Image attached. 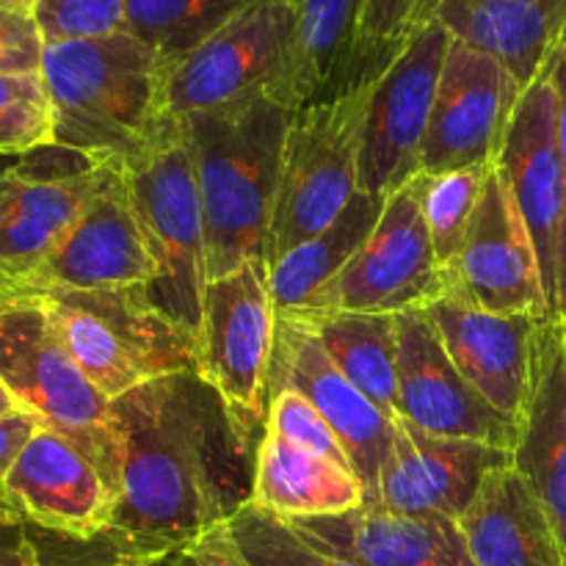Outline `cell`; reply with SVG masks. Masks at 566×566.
<instances>
[{
	"instance_id": "277c9868",
	"label": "cell",
	"mask_w": 566,
	"mask_h": 566,
	"mask_svg": "<svg viewBox=\"0 0 566 566\" xmlns=\"http://www.w3.org/2000/svg\"><path fill=\"white\" fill-rule=\"evenodd\" d=\"M119 171L158 265L149 298L197 343L208 287V232L180 116H171L155 142Z\"/></svg>"
},
{
	"instance_id": "60d3db41",
	"label": "cell",
	"mask_w": 566,
	"mask_h": 566,
	"mask_svg": "<svg viewBox=\"0 0 566 566\" xmlns=\"http://www.w3.org/2000/svg\"><path fill=\"white\" fill-rule=\"evenodd\" d=\"M556 86L558 97V136H562V158H564V227L562 247H558V293H556V318L566 321V44L556 50V55L547 64Z\"/></svg>"
},
{
	"instance_id": "44dd1931",
	"label": "cell",
	"mask_w": 566,
	"mask_h": 566,
	"mask_svg": "<svg viewBox=\"0 0 566 566\" xmlns=\"http://www.w3.org/2000/svg\"><path fill=\"white\" fill-rule=\"evenodd\" d=\"M307 545L359 566H475L459 523L363 503L332 517L285 520Z\"/></svg>"
},
{
	"instance_id": "f546056e",
	"label": "cell",
	"mask_w": 566,
	"mask_h": 566,
	"mask_svg": "<svg viewBox=\"0 0 566 566\" xmlns=\"http://www.w3.org/2000/svg\"><path fill=\"white\" fill-rule=\"evenodd\" d=\"M258 3L269 0H127V20L133 36L169 64Z\"/></svg>"
},
{
	"instance_id": "30bf717a",
	"label": "cell",
	"mask_w": 566,
	"mask_h": 566,
	"mask_svg": "<svg viewBox=\"0 0 566 566\" xmlns=\"http://www.w3.org/2000/svg\"><path fill=\"white\" fill-rule=\"evenodd\" d=\"M423 188L426 175H418L385 199L368 241L326 293L321 315L335 310L398 315L446 296V276L426 224Z\"/></svg>"
},
{
	"instance_id": "836d02e7",
	"label": "cell",
	"mask_w": 566,
	"mask_h": 566,
	"mask_svg": "<svg viewBox=\"0 0 566 566\" xmlns=\"http://www.w3.org/2000/svg\"><path fill=\"white\" fill-rule=\"evenodd\" d=\"M426 0H365L354 75L381 72L407 39L423 25Z\"/></svg>"
},
{
	"instance_id": "8fae6325",
	"label": "cell",
	"mask_w": 566,
	"mask_h": 566,
	"mask_svg": "<svg viewBox=\"0 0 566 566\" xmlns=\"http://www.w3.org/2000/svg\"><path fill=\"white\" fill-rule=\"evenodd\" d=\"M451 42L440 22H426L376 77L359 144L363 193L387 199L420 175V149Z\"/></svg>"
},
{
	"instance_id": "ba28073f",
	"label": "cell",
	"mask_w": 566,
	"mask_h": 566,
	"mask_svg": "<svg viewBox=\"0 0 566 566\" xmlns=\"http://www.w3.org/2000/svg\"><path fill=\"white\" fill-rule=\"evenodd\" d=\"M291 0H269L241 11L208 39L169 61L164 70V103L169 116L230 108L269 94L287 105V72L293 50Z\"/></svg>"
},
{
	"instance_id": "ab89813d",
	"label": "cell",
	"mask_w": 566,
	"mask_h": 566,
	"mask_svg": "<svg viewBox=\"0 0 566 566\" xmlns=\"http://www.w3.org/2000/svg\"><path fill=\"white\" fill-rule=\"evenodd\" d=\"M136 566H252L230 534V523L216 525L208 534Z\"/></svg>"
},
{
	"instance_id": "9c48e42d",
	"label": "cell",
	"mask_w": 566,
	"mask_h": 566,
	"mask_svg": "<svg viewBox=\"0 0 566 566\" xmlns=\"http://www.w3.org/2000/svg\"><path fill=\"white\" fill-rule=\"evenodd\" d=\"M274 337L276 313L265 260H247L208 282L197 332V370L254 442L265 434V381Z\"/></svg>"
},
{
	"instance_id": "d590c367",
	"label": "cell",
	"mask_w": 566,
	"mask_h": 566,
	"mask_svg": "<svg viewBox=\"0 0 566 566\" xmlns=\"http://www.w3.org/2000/svg\"><path fill=\"white\" fill-rule=\"evenodd\" d=\"M31 14L44 44L130 33L127 0H39Z\"/></svg>"
},
{
	"instance_id": "8992f818",
	"label": "cell",
	"mask_w": 566,
	"mask_h": 566,
	"mask_svg": "<svg viewBox=\"0 0 566 566\" xmlns=\"http://www.w3.org/2000/svg\"><path fill=\"white\" fill-rule=\"evenodd\" d=\"M42 298L61 343L108 401L180 370H197V343L147 287L28 293Z\"/></svg>"
},
{
	"instance_id": "2e32d148",
	"label": "cell",
	"mask_w": 566,
	"mask_h": 566,
	"mask_svg": "<svg viewBox=\"0 0 566 566\" xmlns=\"http://www.w3.org/2000/svg\"><path fill=\"white\" fill-rule=\"evenodd\" d=\"M276 390H296L335 429L365 486V503L379 497V473L392 440V420L363 396L332 363L318 337L304 324L276 318L265 398Z\"/></svg>"
},
{
	"instance_id": "7a4b0ae2",
	"label": "cell",
	"mask_w": 566,
	"mask_h": 566,
	"mask_svg": "<svg viewBox=\"0 0 566 566\" xmlns=\"http://www.w3.org/2000/svg\"><path fill=\"white\" fill-rule=\"evenodd\" d=\"M296 111L269 94L180 116L208 232V282L247 260L269 263L282 153Z\"/></svg>"
},
{
	"instance_id": "4fadbf2b",
	"label": "cell",
	"mask_w": 566,
	"mask_h": 566,
	"mask_svg": "<svg viewBox=\"0 0 566 566\" xmlns=\"http://www.w3.org/2000/svg\"><path fill=\"white\" fill-rule=\"evenodd\" d=\"M158 276L153 252L136 219L125 177L105 166L103 182L48 260L3 296L50 291L149 287Z\"/></svg>"
},
{
	"instance_id": "d4e9b609",
	"label": "cell",
	"mask_w": 566,
	"mask_h": 566,
	"mask_svg": "<svg viewBox=\"0 0 566 566\" xmlns=\"http://www.w3.org/2000/svg\"><path fill=\"white\" fill-rule=\"evenodd\" d=\"M103 175L105 166L77 177H22L0 197V296L53 254Z\"/></svg>"
},
{
	"instance_id": "5b68a950",
	"label": "cell",
	"mask_w": 566,
	"mask_h": 566,
	"mask_svg": "<svg viewBox=\"0 0 566 566\" xmlns=\"http://www.w3.org/2000/svg\"><path fill=\"white\" fill-rule=\"evenodd\" d=\"M0 381L22 409L81 448L119 495L122 451L111 401L77 368L39 296H0Z\"/></svg>"
},
{
	"instance_id": "d6986e66",
	"label": "cell",
	"mask_w": 566,
	"mask_h": 566,
	"mask_svg": "<svg viewBox=\"0 0 566 566\" xmlns=\"http://www.w3.org/2000/svg\"><path fill=\"white\" fill-rule=\"evenodd\" d=\"M426 315L462 379L497 412L523 423L536 332L547 318L490 313L451 293L431 302Z\"/></svg>"
},
{
	"instance_id": "bcb514c9",
	"label": "cell",
	"mask_w": 566,
	"mask_h": 566,
	"mask_svg": "<svg viewBox=\"0 0 566 566\" xmlns=\"http://www.w3.org/2000/svg\"><path fill=\"white\" fill-rule=\"evenodd\" d=\"M440 6V0H426V9H423V25L426 22H431V17H434V9Z\"/></svg>"
},
{
	"instance_id": "52a82bcc",
	"label": "cell",
	"mask_w": 566,
	"mask_h": 566,
	"mask_svg": "<svg viewBox=\"0 0 566 566\" xmlns=\"http://www.w3.org/2000/svg\"><path fill=\"white\" fill-rule=\"evenodd\" d=\"M376 77L379 72L354 77L337 97L293 114L271 221L269 265L324 232L359 191V144Z\"/></svg>"
},
{
	"instance_id": "b9f144b4",
	"label": "cell",
	"mask_w": 566,
	"mask_h": 566,
	"mask_svg": "<svg viewBox=\"0 0 566 566\" xmlns=\"http://www.w3.org/2000/svg\"><path fill=\"white\" fill-rule=\"evenodd\" d=\"M0 566H39L31 525L6 506H0Z\"/></svg>"
},
{
	"instance_id": "8d00e7d4",
	"label": "cell",
	"mask_w": 566,
	"mask_h": 566,
	"mask_svg": "<svg viewBox=\"0 0 566 566\" xmlns=\"http://www.w3.org/2000/svg\"><path fill=\"white\" fill-rule=\"evenodd\" d=\"M31 536L36 542L39 566H136L108 531L92 539H75L31 525Z\"/></svg>"
},
{
	"instance_id": "ac0fdd59",
	"label": "cell",
	"mask_w": 566,
	"mask_h": 566,
	"mask_svg": "<svg viewBox=\"0 0 566 566\" xmlns=\"http://www.w3.org/2000/svg\"><path fill=\"white\" fill-rule=\"evenodd\" d=\"M114 492L92 459L53 429L31 437L0 486V506L28 525L92 539L108 531Z\"/></svg>"
},
{
	"instance_id": "4dcf8cb0",
	"label": "cell",
	"mask_w": 566,
	"mask_h": 566,
	"mask_svg": "<svg viewBox=\"0 0 566 566\" xmlns=\"http://www.w3.org/2000/svg\"><path fill=\"white\" fill-rule=\"evenodd\" d=\"M490 171L492 166H468V169L442 171V175H426V224H429L431 247H434L437 263L446 280L468 241Z\"/></svg>"
},
{
	"instance_id": "7402d4cb",
	"label": "cell",
	"mask_w": 566,
	"mask_h": 566,
	"mask_svg": "<svg viewBox=\"0 0 566 566\" xmlns=\"http://www.w3.org/2000/svg\"><path fill=\"white\" fill-rule=\"evenodd\" d=\"M512 464L534 486L566 556V321L547 318L536 332L528 407Z\"/></svg>"
},
{
	"instance_id": "484cf974",
	"label": "cell",
	"mask_w": 566,
	"mask_h": 566,
	"mask_svg": "<svg viewBox=\"0 0 566 566\" xmlns=\"http://www.w3.org/2000/svg\"><path fill=\"white\" fill-rule=\"evenodd\" d=\"M252 503L280 520L332 517L363 506L365 486L354 470L265 431L254 457Z\"/></svg>"
},
{
	"instance_id": "7bdbcfd3",
	"label": "cell",
	"mask_w": 566,
	"mask_h": 566,
	"mask_svg": "<svg viewBox=\"0 0 566 566\" xmlns=\"http://www.w3.org/2000/svg\"><path fill=\"white\" fill-rule=\"evenodd\" d=\"M39 429H44V423L36 415L28 412V409H14V412L0 418V486H3L9 470L14 468L22 448L31 442V437Z\"/></svg>"
},
{
	"instance_id": "d6a6232c",
	"label": "cell",
	"mask_w": 566,
	"mask_h": 566,
	"mask_svg": "<svg viewBox=\"0 0 566 566\" xmlns=\"http://www.w3.org/2000/svg\"><path fill=\"white\" fill-rule=\"evenodd\" d=\"M44 144H53V108L42 75H0V155H25Z\"/></svg>"
},
{
	"instance_id": "7c38bea8",
	"label": "cell",
	"mask_w": 566,
	"mask_h": 566,
	"mask_svg": "<svg viewBox=\"0 0 566 566\" xmlns=\"http://www.w3.org/2000/svg\"><path fill=\"white\" fill-rule=\"evenodd\" d=\"M523 86L492 55L453 39L437 83L420 175L495 166Z\"/></svg>"
},
{
	"instance_id": "1f68e13d",
	"label": "cell",
	"mask_w": 566,
	"mask_h": 566,
	"mask_svg": "<svg viewBox=\"0 0 566 566\" xmlns=\"http://www.w3.org/2000/svg\"><path fill=\"white\" fill-rule=\"evenodd\" d=\"M230 534L252 566H359L307 545L285 520L252 501L232 514Z\"/></svg>"
},
{
	"instance_id": "4316f807",
	"label": "cell",
	"mask_w": 566,
	"mask_h": 566,
	"mask_svg": "<svg viewBox=\"0 0 566 566\" xmlns=\"http://www.w3.org/2000/svg\"><path fill=\"white\" fill-rule=\"evenodd\" d=\"M385 199L357 191L348 208L310 241L298 243L271 265V298L276 318L304 321L321 315L326 293L348 260L368 241Z\"/></svg>"
},
{
	"instance_id": "ffe728a7",
	"label": "cell",
	"mask_w": 566,
	"mask_h": 566,
	"mask_svg": "<svg viewBox=\"0 0 566 566\" xmlns=\"http://www.w3.org/2000/svg\"><path fill=\"white\" fill-rule=\"evenodd\" d=\"M512 464V453L475 440L434 437L403 418L392 420V440L379 473L376 503L420 517L459 523L486 473Z\"/></svg>"
},
{
	"instance_id": "f6af8a7d",
	"label": "cell",
	"mask_w": 566,
	"mask_h": 566,
	"mask_svg": "<svg viewBox=\"0 0 566 566\" xmlns=\"http://www.w3.org/2000/svg\"><path fill=\"white\" fill-rule=\"evenodd\" d=\"M39 0H0V9H14V11H33Z\"/></svg>"
},
{
	"instance_id": "e575fe53",
	"label": "cell",
	"mask_w": 566,
	"mask_h": 566,
	"mask_svg": "<svg viewBox=\"0 0 566 566\" xmlns=\"http://www.w3.org/2000/svg\"><path fill=\"white\" fill-rule=\"evenodd\" d=\"M265 431L282 437V440L302 448V451L326 459V462L354 470L352 459H348L346 448H343L335 429L296 390H276L265 398Z\"/></svg>"
},
{
	"instance_id": "74e56055",
	"label": "cell",
	"mask_w": 566,
	"mask_h": 566,
	"mask_svg": "<svg viewBox=\"0 0 566 566\" xmlns=\"http://www.w3.org/2000/svg\"><path fill=\"white\" fill-rule=\"evenodd\" d=\"M94 169L92 158L59 144H44L25 155H0V197L22 177H77Z\"/></svg>"
},
{
	"instance_id": "cb8c5ba5",
	"label": "cell",
	"mask_w": 566,
	"mask_h": 566,
	"mask_svg": "<svg viewBox=\"0 0 566 566\" xmlns=\"http://www.w3.org/2000/svg\"><path fill=\"white\" fill-rule=\"evenodd\" d=\"M459 528L475 566H566L545 506L514 464L486 473Z\"/></svg>"
},
{
	"instance_id": "3957f363",
	"label": "cell",
	"mask_w": 566,
	"mask_h": 566,
	"mask_svg": "<svg viewBox=\"0 0 566 566\" xmlns=\"http://www.w3.org/2000/svg\"><path fill=\"white\" fill-rule=\"evenodd\" d=\"M164 70L133 33L44 44L39 75L53 108V144L122 169L171 119Z\"/></svg>"
},
{
	"instance_id": "83f0119b",
	"label": "cell",
	"mask_w": 566,
	"mask_h": 566,
	"mask_svg": "<svg viewBox=\"0 0 566 566\" xmlns=\"http://www.w3.org/2000/svg\"><path fill=\"white\" fill-rule=\"evenodd\" d=\"M293 28L287 105L291 111L332 99L354 81L365 0H291Z\"/></svg>"
},
{
	"instance_id": "5bb4252c",
	"label": "cell",
	"mask_w": 566,
	"mask_h": 566,
	"mask_svg": "<svg viewBox=\"0 0 566 566\" xmlns=\"http://www.w3.org/2000/svg\"><path fill=\"white\" fill-rule=\"evenodd\" d=\"M503 180L523 216L539 260L551 318H556L558 247L564 227V158L558 136V97L551 70L523 88L501 158Z\"/></svg>"
},
{
	"instance_id": "f35d334b",
	"label": "cell",
	"mask_w": 566,
	"mask_h": 566,
	"mask_svg": "<svg viewBox=\"0 0 566 566\" xmlns=\"http://www.w3.org/2000/svg\"><path fill=\"white\" fill-rule=\"evenodd\" d=\"M42 55L44 39L31 11L0 9V75H33Z\"/></svg>"
},
{
	"instance_id": "603a6c76",
	"label": "cell",
	"mask_w": 566,
	"mask_h": 566,
	"mask_svg": "<svg viewBox=\"0 0 566 566\" xmlns=\"http://www.w3.org/2000/svg\"><path fill=\"white\" fill-rule=\"evenodd\" d=\"M431 20L528 88L566 44V0H440Z\"/></svg>"
},
{
	"instance_id": "f1b7e54d",
	"label": "cell",
	"mask_w": 566,
	"mask_h": 566,
	"mask_svg": "<svg viewBox=\"0 0 566 566\" xmlns=\"http://www.w3.org/2000/svg\"><path fill=\"white\" fill-rule=\"evenodd\" d=\"M298 324L318 337L332 363L368 401H374L390 420L398 418L396 315L335 310Z\"/></svg>"
},
{
	"instance_id": "6da1fadb",
	"label": "cell",
	"mask_w": 566,
	"mask_h": 566,
	"mask_svg": "<svg viewBox=\"0 0 566 566\" xmlns=\"http://www.w3.org/2000/svg\"><path fill=\"white\" fill-rule=\"evenodd\" d=\"M119 434V495L108 534L133 564L153 562L252 501L254 457L199 370L166 374L111 401Z\"/></svg>"
},
{
	"instance_id": "e0dca14e",
	"label": "cell",
	"mask_w": 566,
	"mask_h": 566,
	"mask_svg": "<svg viewBox=\"0 0 566 566\" xmlns=\"http://www.w3.org/2000/svg\"><path fill=\"white\" fill-rule=\"evenodd\" d=\"M446 282V293L490 313L551 318L534 241L497 164L492 166L468 241Z\"/></svg>"
},
{
	"instance_id": "9a60e30c",
	"label": "cell",
	"mask_w": 566,
	"mask_h": 566,
	"mask_svg": "<svg viewBox=\"0 0 566 566\" xmlns=\"http://www.w3.org/2000/svg\"><path fill=\"white\" fill-rule=\"evenodd\" d=\"M398 418L434 437L475 440L514 453L520 426L462 379L426 310L396 315Z\"/></svg>"
},
{
	"instance_id": "ee69618b",
	"label": "cell",
	"mask_w": 566,
	"mask_h": 566,
	"mask_svg": "<svg viewBox=\"0 0 566 566\" xmlns=\"http://www.w3.org/2000/svg\"><path fill=\"white\" fill-rule=\"evenodd\" d=\"M14 409H22V407H20V403H17V398L11 396L9 387H6L3 381H0V418H3V415H9V412H14Z\"/></svg>"
}]
</instances>
